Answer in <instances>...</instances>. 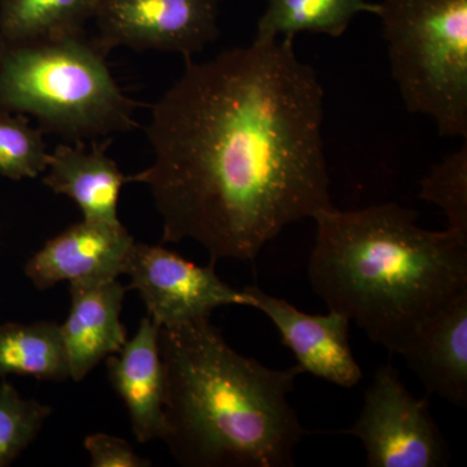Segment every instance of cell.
<instances>
[{
	"instance_id": "6da1fadb",
	"label": "cell",
	"mask_w": 467,
	"mask_h": 467,
	"mask_svg": "<svg viewBox=\"0 0 467 467\" xmlns=\"http://www.w3.org/2000/svg\"><path fill=\"white\" fill-rule=\"evenodd\" d=\"M294 39L184 58L152 107L153 161L130 182L149 186L162 242L192 239L211 264L252 261L291 223L334 207L324 88Z\"/></svg>"
},
{
	"instance_id": "277c9868",
	"label": "cell",
	"mask_w": 467,
	"mask_h": 467,
	"mask_svg": "<svg viewBox=\"0 0 467 467\" xmlns=\"http://www.w3.org/2000/svg\"><path fill=\"white\" fill-rule=\"evenodd\" d=\"M107 52L85 32L7 42L0 38V110L36 117L43 131L75 143L135 126Z\"/></svg>"
},
{
	"instance_id": "8992f818",
	"label": "cell",
	"mask_w": 467,
	"mask_h": 467,
	"mask_svg": "<svg viewBox=\"0 0 467 467\" xmlns=\"http://www.w3.org/2000/svg\"><path fill=\"white\" fill-rule=\"evenodd\" d=\"M343 434L361 441L370 467H441L451 459L429 401L409 391L392 364L378 368L358 420Z\"/></svg>"
},
{
	"instance_id": "4fadbf2b",
	"label": "cell",
	"mask_w": 467,
	"mask_h": 467,
	"mask_svg": "<svg viewBox=\"0 0 467 467\" xmlns=\"http://www.w3.org/2000/svg\"><path fill=\"white\" fill-rule=\"evenodd\" d=\"M160 327L150 317L140 321L133 339L107 358L109 382L124 401L135 438L149 442L165 434V379L159 346Z\"/></svg>"
},
{
	"instance_id": "ba28073f",
	"label": "cell",
	"mask_w": 467,
	"mask_h": 467,
	"mask_svg": "<svg viewBox=\"0 0 467 467\" xmlns=\"http://www.w3.org/2000/svg\"><path fill=\"white\" fill-rule=\"evenodd\" d=\"M218 15L220 0H100L94 39L107 54L125 46L192 58L217 38Z\"/></svg>"
},
{
	"instance_id": "e0dca14e",
	"label": "cell",
	"mask_w": 467,
	"mask_h": 467,
	"mask_svg": "<svg viewBox=\"0 0 467 467\" xmlns=\"http://www.w3.org/2000/svg\"><path fill=\"white\" fill-rule=\"evenodd\" d=\"M100 0H0V38L27 42L84 32Z\"/></svg>"
},
{
	"instance_id": "9c48e42d",
	"label": "cell",
	"mask_w": 467,
	"mask_h": 467,
	"mask_svg": "<svg viewBox=\"0 0 467 467\" xmlns=\"http://www.w3.org/2000/svg\"><path fill=\"white\" fill-rule=\"evenodd\" d=\"M254 309L266 316L294 353L303 373L326 382L352 389L362 379V370L349 344V319L330 310L328 315H308L256 285L244 287Z\"/></svg>"
},
{
	"instance_id": "ac0fdd59",
	"label": "cell",
	"mask_w": 467,
	"mask_h": 467,
	"mask_svg": "<svg viewBox=\"0 0 467 467\" xmlns=\"http://www.w3.org/2000/svg\"><path fill=\"white\" fill-rule=\"evenodd\" d=\"M43 133L26 115L0 110V175L23 181L45 173L50 152Z\"/></svg>"
},
{
	"instance_id": "ffe728a7",
	"label": "cell",
	"mask_w": 467,
	"mask_h": 467,
	"mask_svg": "<svg viewBox=\"0 0 467 467\" xmlns=\"http://www.w3.org/2000/svg\"><path fill=\"white\" fill-rule=\"evenodd\" d=\"M420 198L444 211L448 229L467 235V144L432 168L420 182Z\"/></svg>"
},
{
	"instance_id": "8fae6325",
	"label": "cell",
	"mask_w": 467,
	"mask_h": 467,
	"mask_svg": "<svg viewBox=\"0 0 467 467\" xmlns=\"http://www.w3.org/2000/svg\"><path fill=\"white\" fill-rule=\"evenodd\" d=\"M425 386L454 407H467V292L420 324L401 352Z\"/></svg>"
},
{
	"instance_id": "5b68a950",
	"label": "cell",
	"mask_w": 467,
	"mask_h": 467,
	"mask_svg": "<svg viewBox=\"0 0 467 467\" xmlns=\"http://www.w3.org/2000/svg\"><path fill=\"white\" fill-rule=\"evenodd\" d=\"M391 75L409 112L467 138V0L379 3Z\"/></svg>"
},
{
	"instance_id": "30bf717a",
	"label": "cell",
	"mask_w": 467,
	"mask_h": 467,
	"mask_svg": "<svg viewBox=\"0 0 467 467\" xmlns=\"http://www.w3.org/2000/svg\"><path fill=\"white\" fill-rule=\"evenodd\" d=\"M134 243L121 223L82 220L46 243L26 261L24 272L39 290L64 281L119 279L128 272Z\"/></svg>"
},
{
	"instance_id": "3957f363",
	"label": "cell",
	"mask_w": 467,
	"mask_h": 467,
	"mask_svg": "<svg viewBox=\"0 0 467 467\" xmlns=\"http://www.w3.org/2000/svg\"><path fill=\"white\" fill-rule=\"evenodd\" d=\"M165 434L192 467H292L306 429L288 401L297 365L275 370L234 350L211 319L160 327Z\"/></svg>"
},
{
	"instance_id": "d6986e66",
	"label": "cell",
	"mask_w": 467,
	"mask_h": 467,
	"mask_svg": "<svg viewBox=\"0 0 467 467\" xmlns=\"http://www.w3.org/2000/svg\"><path fill=\"white\" fill-rule=\"evenodd\" d=\"M51 414V407L23 398L14 384H0V467L11 465L36 441Z\"/></svg>"
},
{
	"instance_id": "52a82bcc",
	"label": "cell",
	"mask_w": 467,
	"mask_h": 467,
	"mask_svg": "<svg viewBox=\"0 0 467 467\" xmlns=\"http://www.w3.org/2000/svg\"><path fill=\"white\" fill-rule=\"evenodd\" d=\"M126 275L130 276V288L140 292L149 317L159 327L209 318L221 306L254 308L247 290L225 284L214 264L196 265L161 245L135 242Z\"/></svg>"
},
{
	"instance_id": "9a60e30c",
	"label": "cell",
	"mask_w": 467,
	"mask_h": 467,
	"mask_svg": "<svg viewBox=\"0 0 467 467\" xmlns=\"http://www.w3.org/2000/svg\"><path fill=\"white\" fill-rule=\"evenodd\" d=\"M8 376L54 382L70 379L60 325L0 324V378Z\"/></svg>"
},
{
	"instance_id": "7c38bea8",
	"label": "cell",
	"mask_w": 467,
	"mask_h": 467,
	"mask_svg": "<svg viewBox=\"0 0 467 467\" xmlns=\"http://www.w3.org/2000/svg\"><path fill=\"white\" fill-rule=\"evenodd\" d=\"M70 285V310L60 325L70 379L81 382L128 337L119 321L126 287L119 279Z\"/></svg>"
},
{
	"instance_id": "2e32d148",
	"label": "cell",
	"mask_w": 467,
	"mask_h": 467,
	"mask_svg": "<svg viewBox=\"0 0 467 467\" xmlns=\"http://www.w3.org/2000/svg\"><path fill=\"white\" fill-rule=\"evenodd\" d=\"M364 12L378 15L379 5L367 0H267L254 39L295 38L303 32L337 38Z\"/></svg>"
},
{
	"instance_id": "7a4b0ae2",
	"label": "cell",
	"mask_w": 467,
	"mask_h": 467,
	"mask_svg": "<svg viewBox=\"0 0 467 467\" xmlns=\"http://www.w3.org/2000/svg\"><path fill=\"white\" fill-rule=\"evenodd\" d=\"M395 202L318 212L309 281L328 310L400 353L436 310L467 292V235L417 225Z\"/></svg>"
},
{
	"instance_id": "5bb4252c",
	"label": "cell",
	"mask_w": 467,
	"mask_h": 467,
	"mask_svg": "<svg viewBox=\"0 0 467 467\" xmlns=\"http://www.w3.org/2000/svg\"><path fill=\"white\" fill-rule=\"evenodd\" d=\"M109 143L58 144L50 152L43 183L78 205L84 220L119 223V193L130 177L107 155Z\"/></svg>"
},
{
	"instance_id": "44dd1931",
	"label": "cell",
	"mask_w": 467,
	"mask_h": 467,
	"mask_svg": "<svg viewBox=\"0 0 467 467\" xmlns=\"http://www.w3.org/2000/svg\"><path fill=\"white\" fill-rule=\"evenodd\" d=\"M86 451L90 454L92 467H147L149 460L135 453L124 439L107 434H94L85 439Z\"/></svg>"
}]
</instances>
